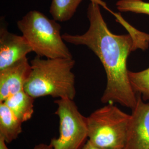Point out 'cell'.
<instances>
[{
    "mask_svg": "<svg viewBox=\"0 0 149 149\" xmlns=\"http://www.w3.org/2000/svg\"><path fill=\"white\" fill-rule=\"evenodd\" d=\"M54 102L58 106L55 114L59 118V136L52 139L50 145L53 149H82L88 140L87 117L74 100L59 98Z\"/></svg>",
    "mask_w": 149,
    "mask_h": 149,
    "instance_id": "5",
    "label": "cell"
},
{
    "mask_svg": "<svg viewBox=\"0 0 149 149\" xmlns=\"http://www.w3.org/2000/svg\"><path fill=\"white\" fill-rule=\"evenodd\" d=\"M31 70L27 57L0 70V102L24 90Z\"/></svg>",
    "mask_w": 149,
    "mask_h": 149,
    "instance_id": "7",
    "label": "cell"
},
{
    "mask_svg": "<svg viewBox=\"0 0 149 149\" xmlns=\"http://www.w3.org/2000/svg\"><path fill=\"white\" fill-rule=\"evenodd\" d=\"M22 123L4 102H0V137L8 144L22 132Z\"/></svg>",
    "mask_w": 149,
    "mask_h": 149,
    "instance_id": "10",
    "label": "cell"
},
{
    "mask_svg": "<svg viewBox=\"0 0 149 149\" xmlns=\"http://www.w3.org/2000/svg\"><path fill=\"white\" fill-rule=\"evenodd\" d=\"M83 0H52L50 13L56 21H68L74 16Z\"/></svg>",
    "mask_w": 149,
    "mask_h": 149,
    "instance_id": "11",
    "label": "cell"
},
{
    "mask_svg": "<svg viewBox=\"0 0 149 149\" xmlns=\"http://www.w3.org/2000/svg\"><path fill=\"white\" fill-rule=\"evenodd\" d=\"M82 149H104V148H102L98 147L97 146L94 145L93 144H92L89 140L87 141V142L86 143V144L85 145V146H84V148Z\"/></svg>",
    "mask_w": 149,
    "mask_h": 149,
    "instance_id": "14",
    "label": "cell"
},
{
    "mask_svg": "<svg viewBox=\"0 0 149 149\" xmlns=\"http://www.w3.org/2000/svg\"><path fill=\"white\" fill-rule=\"evenodd\" d=\"M118 10L149 16V2L143 0H119L116 3Z\"/></svg>",
    "mask_w": 149,
    "mask_h": 149,
    "instance_id": "13",
    "label": "cell"
},
{
    "mask_svg": "<svg viewBox=\"0 0 149 149\" xmlns=\"http://www.w3.org/2000/svg\"><path fill=\"white\" fill-rule=\"evenodd\" d=\"M33 52L23 36L8 32L5 28L0 29V70L27 57Z\"/></svg>",
    "mask_w": 149,
    "mask_h": 149,
    "instance_id": "8",
    "label": "cell"
},
{
    "mask_svg": "<svg viewBox=\"0 0 149 149\" xmlns=\"http://www.w3.org/2000/svg\"><path fill=\"white\" fill-rule=\"evenodd\" d=\"M132 111L124 149H149V103L138 95Z\"/></svg>",
    "mask_w": 149,
    "mask_h": 149,
    "instance_id": "6",
    "label": "cell"
},
{
    "mask_svg": "<svg viewBox=\"0 0 149 149\" xmlns=\"http://www.w3.org/2000/svg\"><path fill=\"white\" fill-rule=\"evenodd\" d=\"M7 144L4 139L0 137V149H10L8 148Z\"/></svg>",
    "mask_w": 149,
    "mask_h": 149,
    "instance_id": "16",
    "label": "cell"
},
{
    "mask_svg": "<svg viewBox=\"0 0 149 149\" xmlns=\"http://www.w3.org/2000/svg\"><path fill=\"white\" fill-rule=\"evenodd\" d=\"M75 61L68 58L44 59L39 56L31 61L32 70L24 90L34 98L45 96L68 98L76 96Z\"/></svg>",
    "mask_w": 149,
    "mask_h": 149,
    "instance_id": "2",
    "label": "cell"
},
{
    "mask_svg": "<svg viewBox=\"0 0 149 149\" xmlns=\"http://www.w3.org/2000/svg\"><path fill=\"white\" fill-rule=\"evenodd\" d=\"M34 99L24 90L8 97L4 102L22 123L27 122L34 113Z\"/></svg>",
    "mask_w": 149,
    "mask_h": 149,
    "instance_id": "9",
    "label": "cell"
},
{
    "mask_svg": "<svg viewBox=\"0 0 149 149\" xmlns=\"http://www.w3.org/2000/svg\"><path fill=\"white\" fill-rule=\"evenodd\" d=\"M130 117L113 103L96 109L87 117L88 140L104 149H124Z\"/></svg>",
    "mask_w": 149,
    "mask_h": 149,
    "instance_id": "4",
    "label": "cell"
},
{
    "mask_svg": "<svg viewBox=\"0 0 149 149\" xmlns=\"http://www.w3.org/2000/svg\"><path fill=\"white\" fill-rule=\"evenodd\" d=\"M17 26L37 56L73 59L61 34V26L55 20L34 10L17 22Z\"/></svg>",
    "mask_w": 149,
    "mask_h": 149,
    "instance_id": "3",
    "label": "cell"
},
{
    "mask_svg": "<svg viewBox=\"0 0 149 149\" xmlns=\"http://www.w3.org/2000/svg\"><path fill=\"white\" fill-rule=\"evenodd\" d=\"M33 149H53L50 145V144L47 145L45 144H40L34 146Z\"/></svg>",
    "mask_w": 149,
    "mask_h": 149,
    "instance_id": "15",
    "label": "cell"
},
{
    "mask_svg": "<svg viewBox=\"0 0 149 149\" xmlns=\"http://www.w3.org/2000/svg\"><path fill=\"white\" fill-rule=\"evenodd\" d=\"M129 78L134 92L144 101L149 100V68L139 72L129 71Z\"/></svg>",
    "mask_w": 149,
    "mask_h": 149,
    "instance_id": "12",
    "label": "cell"
},
{
    "mask_svg": "<svg viewBox=\"0 0 149 149\" xmlns=\"http://www.w3.org/2000/svg\"><path fill=\"white\" fill-rule=\"evenodd\" d=\"M87 16L90 24L85 33H65L63 38L66 42L87 47L100 59L107 75L102 103H117L132 110L136 104L138 94L129 80L127 60L129 54L138 49L136 43L129 34L118 35L111 32L97 3L91 2Z\"/></svg>",
    "mask_w": 149,
    "mask_h": 149,
    "instance_id": "1",
    "label": "cell"
}]
</instances>
